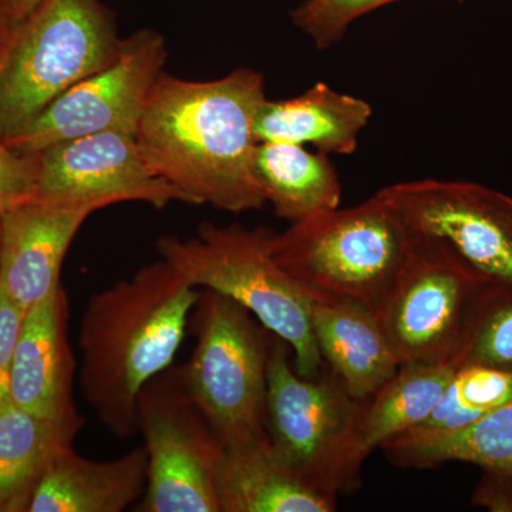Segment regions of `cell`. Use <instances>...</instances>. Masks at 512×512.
Wrapping results in <instances>:
<instances>
[{
	"mask_svg": "<svg viewBox=\"0 0 512 512\" xmlns=\"http://www.w3.org/2000/svg\"><path fill=\"white\" fill-rule=\"evenodd\" d=\"M266 100L264 76L255 70L210 82L163 73L138 124V146L188 204L232 214L262 210L268 202L255 175V123Z\"/></svg>",
	"mask_w": 512,
	"mask_h": 512,
	"instance_id": "cell-1",
	"label": "cell"
},
{
	"mask_svg": "<svg viewBox=\"0 0 512 512\" xmlns=\"http://www.w3.org/2000/svg\"><path fill=\"white\" fill-rule=\"evenodd\" d=\"M198 295L200 289L160 258L87 303L79 332L80 389L116 439L138 433V396L173 365Z\"/></svg>",
	"mask_w": 512,
	"mask_h": 512,
	"instance_id": "cell-2",
	"label": "cell"
},
{
	"mask_svg": "<svg viewBox=\"0 0 512 512\" xmlns=\"http://www.w3.org/2000/svg\"><path fill=\"white\" fill-rule=\"evenodd\" d=\"M121 43L99 0H33L0 35V137L15 136L74 84L110 66Z\"/></svg>",
	"mask_w": 512,
	"mask_h": 512,
	"instance_id": "cell-3",
	"label": "cell"
},
{
	"mask_svg": "<svg viewBox=\"0 0 512 512\" xmlns=\"http://www.w3.org/2000/svg\"><path fill=\"white\" fill-rule=\"evenodd\" d=\"M409 229L379 192L272 232L278 264L312 301L346 299L377 312L412 249Z\"/></svg>",
	"mask_w": 512,
	"mask_h": 512,
	"instance_id": "cell-4",
	"label": "cell"
},
{
	"mask_svg": "<svg viewBox=\"0 0 512 512\" xmlns=\"http://www.w3.org/2000/svg\"><path fill=\"white\" fill-rule=\"evenodd\" d=\"M272 231L204 222L192 238L163 237L157 251L197 289L227 296L288 343L299 375L318 376L322 355L312 328V299L276 261Z\"/></svg>",
	"mask_w": 512,
	"mask_h": 512,
	"instance_id": "cell-5",
	"label": "cell"
},
{
	"mask_svg": "<svg viewBox=\"0 0 512 512\" xmlns=\"http://www.w3.org/2000/svg\"><path fill=\"white\" fill-rule=\"evenodd\" d=\"M191 322L197 345L178 366L185 392L224 446L264 436L274 335L244 306L210 289H200Z\"/></svg>",
	"mask_w": 512,
	"mask_h": 512,
	"instance_id": "cell-6",
	"label": "cell"
},
{
	"mask_svg": "<svg viewBox=\"0 0 512 512\" xmlns=\"http://www.w3.org/2000/svg\"><path fill=\"white\" fill-rule=\"evenodd\" d=\"M409 258L376 316L400 366L454 363L487 284L446 245L412 235Z\"/></svg>",
	"mask_w": 512,
	"mask_h": 512,
	"instance_id": "cell-7",
	"label": "cell"
},
{
	"mask_svg": "<svg viewBox=\"0 0 512 512\" xmlns=\"http://www.w3.org/2000/svg\"><path fill=\"white\" fill-rule=\"evenodd\" d=\"M288 343L274 335L266 386V433L302 478L329 497L342 494L343 461L366 400L335 373L301 376Z\"/></svg>",
	"mask_w": 512,
	"mask_h": 512,
	"instance_id": "cell-8",
	"label": "cell"
},
{
	"mask_svg": "<svg viewBox=\"0 0 512 512\" xmlns=\"http://www.w3.org/2000/svg\"><path fill=\"white\" fill-rule=\"evenodd\" d=\"M148 471L140 512H220L217 474L224 443L185 392L178 367L143 387L137 402Z\"/></svg>",
	"mask_w": 512,
	"mask_h": 512,
	"instance_id": "cell-9",
	"label": "cell"
},
{
	"mask_svg": "<svg viewBox=\"0 0 512 512\" xmlns=\"http://www.w3.org/2000/svg\"><path fill=\"white\" fill-rule=\"evenodd\" d=\"M410 234L450 248L490 286L512 289V198L468 181L419 180L377 191Z\"/></svg>",
	"mask_w": 512,
	"mask_h": 512,
	"instance_id": "cell-10",
	"label": "cell"
},
{
	"mask_svg": "<svg viewBox=\"0 0 512 512\" xmlns=\"http://www.w3.org/2000/svg\"><path fill=\"white\" fill-rule=\"evenodd\" d=\"M167 47L154 30H140L121 43L120 55L106 69L74 84L32 123L5 138L22 154L101 131L136 136L147 101L164 73Z\"/></svg>",
	"mask_w": 512,
	"mask_h": 512,
	"instance_id": "cell-11",
	"label": "cell"
},
{
	"mask_svg": "<svg viewBox=\"0 0 512 512\" xmlns=\"http://www.w3.org/2000/svg\"><path fill=\"white\" fill-rule=\"evenodd\" d=\"M36 154L35 200L92 204L100 210L119 202L154 208L187 197L150 167L134 134L101 131L47 147Z\"/></svg>",
	"mask_w": 512,
	"mask_h": 512,
	"instance_id": "cell-12",
	"label": "cell"
},
{
	"mask_svg": "<svg viewBox=\"0 0 512 512\" xmlns=\"http://www.w3.org/2000/svg\"><path fill=\"white\" fill-rule=\"evenodd\" d=\"M92 204L32 200L0 214V285L25 311L60 288L67 251Z\"/></svg>",
	"mask_w": 512,
	"mask_h": 512,
	"instance_id": "cell-13",
	"label": "cell"
},
{
	"mask_svg": "<svg viewBox=\"0 0 512 512\" xmlns=\"http://www.w3.org/2000/svg\"><path fill=\"white\" fill-rule=\"evenodd\" d=\"M69 296L62 286L26 311L10 372V400L40 419L84 426L73 400Z\"/></svg>",
	"mask_w": 512,
	"mask_h": 512,
	"instance_id": "cell-14",
	"label": "cell"
},
{
	"mask_svg": "<svg viewBox=\"0 0 512 512\" xmlns=\"http://www.w3.org/2000/svg\"><path fill=\"white\" fill-rule=\"evenodd\" d=\"M220 512H332L335 498L299 476L268 433L224 447L217 474Z\"/></svg>",
	"mask_w": 512,
	"mask_h": 512,
	"instance_id": "cell-15",
	"label": "cell"
},
{
	"mask_svg": "<svg viewBox=\"0 0 512 512\" xmlns=\"http://www.w3.org/2000/svg\"><path fill=\"white\" fill-rule=\"evenodd\" d=\"M147 471L144 446L109 461L89 460L67 447L40 478L28 511H126L146 493Z\"/></svg>",
	"mask_w": 512,
	"mask_h": 512,
	"instance_id": "cell-16",
	"label": "cell"
},
{
	"mask_svg": "<svg viewBox=\"0 0 512 512\" xmlns=\"http://www.w3.org/2000/svg\"><path fill=\"white\" fill-rule=\"evenodd\" d=\"M312 328L323 362L355 399H370L399 372L376 313L366 306L346 299L312 301Z\"/></svg>",
	"mask_w": 512,
	"mask_h": 512,
	"instance_id": "cell-17",
	"label": "cell"
},
{
	"mask_svg": "<svg viewBox=\"0 0 512 512\" xmlns=\"http://www.w3.org/2000/svg\"><path fill=\"white\" fill-rule=\"evenodd\" d=\"M456 369L454 363L400 366L397 375L366 400L343 461L342 493L355 491L360 468L376 448L427 419Z\"/></svg>",
	"mask_w": 512,
	"mask_h": 512,
	"instance_id": "cell-18",
	"label": "cell"
},
{
	"mask_svg": "<svg viewBox=\"0 0 512 512\" xmlns=\"http://www.w3.org/2000/svg\"><path fill=\"white\" fill-rule=\"evenodd\" d=\"M372 114L367 101L318 82L292 99L266 100L256 117L255 134L259 143L311 144L328 156H349Z\"/></svg>",
	"mask_w": 512,
	"mask_h": 512,
	"instance_id": "cell-19",
	"label": "cell"
},
{
	"mask_svg": "<svg viewBox=\"0 0 512 512\" xmlns=\"http://www.w3.org/2000/svg\"><path fill=\"white\" fill-rule=\"evenodd\" d=\"M380 450L400 467L434 468L457 461L512 476V399L463 429L406 431Z\"/></svg>",
	"mask_w": 512,
	"mask_h": 512,
	"instance_id": "cell-20",
	"label": "cell"
},
{
	"mask_svg": "<svg viewBox=\"0 0 512 512\" xmlns=\"http://www.w3.org/2000/svg\"><path fill=\"white\" fill-rule=\"evenodd\" d=\"M254 168L266 202L282 220L293 224L340 207L342 183L328 154L262 141L255 148Z\"/></svg>",
	"mask_w": 512,
	"mask_h": 512,
	"instance_id": "cell-21",
	"label": "cell"
},
{
	"mask_svg": "<svg viewBox=\"0 0 512 512\" xmlns=\"http://www.w3.org/2000/svg\"><path fill=\"white\" fill-rule=\"evenodd\" d=\"M82 429L40 419L12 402L0 406V512L28 511L47 467Z\"/></svg>",
	"mask_w": 512,
	"mask_h": 512,
	"instance_id": "cell-22",
	"label": "cell"
},
{
	"mask_svg": "<svg viewBox=\"0 0 512 512\" xmlns=\"http://www.w3.org/2000/svg\"><path fill=\"white\" fill-rule=\"evenodd\" d=\"M510 399L512 372L481 365L457 366L433 412L412 430L463 429Z\"/></svg>",
	"mask_w": 512,
	"mask_h": 512,
	"instance_id": "cell-23",
	"label": "cell"
},
{
	"mask_svg": "<svg viewBox=\"0 0 512 512\" xmlns=\"http://www.w3.org/2000/svg\"><path fill=\"white\" fill-rule=\"evenodd\" d=\"M456 363L512 372V289L485 286L474 305Z\"/></svg>",
	"mask_w": 512,
	"mask_h": 512,
	"instance_id": "cell-24",
	"label": "cell"
},
{
	"mask_svg": "<svg viewBox=\"0 0 512 512\" xmlns=\"http://www.w3.org/2000/svg\"><path fill=\"white\" fill-rule=\"evenodd\" d=\"M394 2L399 0H306L293 10L292 20L319 50H325L336 45L355 20Z\"/></svg>",
	"mask_w": 512,
	"mask_h": 512,
	"instance_id": "cell-25",
	"label": "cell"
},
{
	"mask_svg": "<svg viewBox=\"0 0 512 512\" xmlns=\"http://www.w3.org/2000/svg\"><path fill=\"white\" fill-rule=\"evenodd\" d=\"M36 190V154L18 153L0 137V214L35 200Z\"/></svg>",
	"mask_w": 512,
	"mask_h": 512,
	"instance_id": "cell-26",
	"label": "cell"
},
{
	"mask_svg": "<svg viewBox=\"0 0 512 512\" xmlns=\"http://www.w3.org/2000/svg\"><path fill=\"white\" fill-rule=\"evenodd\" d=\"M26 311L0 285V406L10 400V372Z\"/></svg>",
	"mask_w": 512,
	"mask_h": 512,
	"instance_id": "cell-27",
	"label": "cell"
},
{
	"mask_svg": "<svg viewBox=\"0 0 512 512\" xmlns=\"http://www.w3.org/2000/svg\"><path fill=\"white\" fill-rule=\"evenodd\" d=\"M473 503L494 512H512V476L484 471Z\"/></svg>",
	"mask_w": 512,
	"mask_h": 512,
	"instance_id": "cell-28",
	"label": "cell"
},
{
	"mask_svg": "<svg viewBox=\"0 0 512 512\" xmlns=\"http://www.w3.org/2000/svg\"><path fill=\"white\" fill-rule=\"evenodd\" d=\"M26 2L28 0H3V23H5V20L9 18V16H12L13 13L18 12L22 6L26 5ZM2 35V33H0Z\"/></svg>",
	"mask_w": 512,
	"mask_h": 512,
	"instance_id": "cell-29",
	"label": "cell"
},
{
	"mask_svg": "<svg viewBox=\"0 0 512 512\" xmlns=\"http://www.w3.org/2000/svg\"><path fill=\"white\" fill-rule=\"evenodd\" d=\"M2 22H3V0H0V33H2Z\"/></svg>",
	"mask_w": 512,
	"mask_h": 512,
	"instance_id": "cell-30",
	"label": "cell"
},
{
	"mask_svg": "<svg viewBox=\"0 0 512 512\" xmlns=\"http://www.w3.org/2000/svg\"><path fill=\"white\" fill-rule=\"evenodd\" d=\"M32 2H33V0H28V2H26V5H25V6H22V8H20V9L18 10V12H16V13H19V12H20V10H23V9H25V8H28V6L30 5V3H32ZM16 13H13V15H16Z\"/></svg>",
	"mask_w": 512,
	"mask_h": 512,
	"instance_id": "cell-31",
	"label": "cell"
}]
</instances>
